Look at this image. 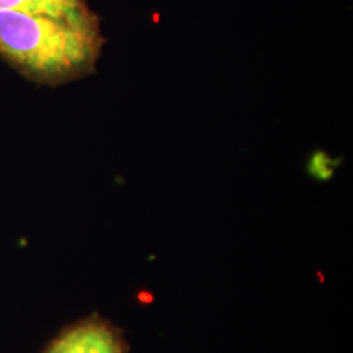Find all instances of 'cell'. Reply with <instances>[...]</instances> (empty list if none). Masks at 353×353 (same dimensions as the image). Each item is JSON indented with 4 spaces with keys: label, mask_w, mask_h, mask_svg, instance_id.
<instances>
[{
    "label": "cell",
    "mask_w": 353,
    "mask_h": 353,
    "mask_svg": "<svg viewBox=\"0 0 353 353\" xmlns=\"http://www.w3.org/2000/svg\"><path fill=\"white\" fill-rule=\"evenodd\" d=\"M49 353H122V347L106 326L88 323L67 332Z\"/></svg>",
    "instance_id": "cell-2"
},
{
    "label": "cell",
    "mask_w": 353,
    "mask_h": 353,
    "mask_svg": "<svg viewBox=\"0 0 353 353\" xmlns=\"http://www.w3.org/2000/svg\"><path fill=\"white\" fill-rule=\"evenodd\" d=\"M84 0H0V11L63 16L85 8Z\"/></svg>",
    "instance_id": "cell-3"
},
{
    "label": "cell",
    "mask_w": 353,
    "mask_h": 353,
    "mask_svg": "<svg viewBox=\"0 0 353 353\" xmlns=\"http://www.w3.org/2000/svg\"><path fill=\"white\" fill-rule=\"evenodd\" d=\"M102 43L88 7L63 16L0 11V58L39 85L58 87L92 74Z\"/></svg>",
    "instance_id": "cell-1"
}]
</instances>
